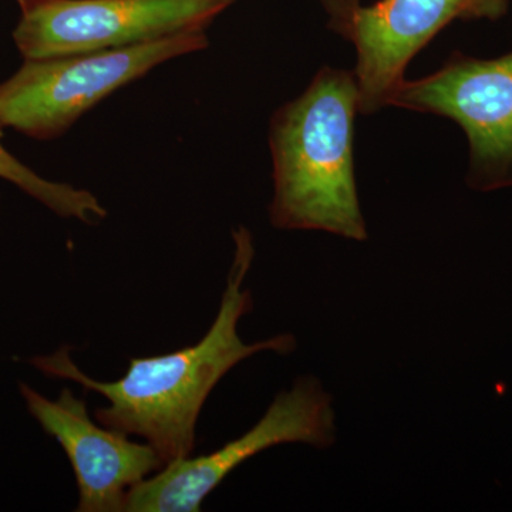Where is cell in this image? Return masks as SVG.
Here are the masks:
<instances>
[{"mask_svg":"<svg viewBox=\"0 0 512 512\" xmlns=\"http://www.w3.org/2000/svg\"><path fill=\"white\" fill-rule=\"evenodd\" d=\"M235 255L220 311L210 330L195 345L167 355L133 357L126 375L116 382H99L86 375L63 346L30 363L46 376L72 380L84 390L99 393L109 406L94 416L103 426L141 437L163 458L165 466L191 456L202 407L212 390L232 367L262 352L288 355L296 349L293 335L245 343L239 320L252 309V295L244 289L255 249L251 232L234 231Z\"/></svg>","mask_w":512,"mask_h":512,"instance_id":"obj_1","label":"cell"},{"mask_svg":"<svg viewBox=\"0 0 512 512\" xmlns=\"http://www.w3.org/2000/svg\"><path fill=\"white\" fill-rule=\"evenodd\" d=\"M353 72L323 66L269 126L274 195L269 220L285 231H320L367 241L357 192Z\"/></svg>","mask_w":512,"mask_h":512,"instance_id":"obj_2","label":"cell"},{"mask_svg":"<svg viewBox=\"0 0 512 512\" xmlns=\"http://www.w3.org/2000/svg\"><path fill=\"white\" fill-rule=\"evenodd\" d=\"M208 46L207 32H188L120 49L25 60L0 83V126L53 140L116 90L168 60Z\"/></svg>","mask_w":512,"mask_h":512,"instance_id":"obj_3","label":"cell"},{"mask_svg":"<svg viewBox=\"0 0 512 512\" xmlns=\"http://www.w3.org/2000/svg\"><path fill=\"white\" fill-rule=\"evenodd\" d=\"M326 25L356 50L353 69L359 111L370 117L390 107L414 57L454 22L498 20L510 0H320Z\"/></svg>","mask_w":512,"mask_h":512,"instance_id":"obj_4","label":"cell"},{"mask_svg":"<svg viewBox=\"0 0 512 512\" xmlns=\"http://www.w3.org/2000/svg\"><path fill=\"white\" fill-rule=\"evenodd\" d=\"M390 107L443 117L463 130L471 190L512 188V52L495 59L453 52L436 72L406 79Z\"/></svg>","mask_w":512,"mask_h":512,"instance_id":"obj_5","label":"cell"},{"mask_svg":"<svg viewBox=\"0 0 512 512\" xmlns=\"http://www.w3.org/2000/svg\"><path fill=\"white\" fill-rule=\"evenodd\" d=\"M336 440L332 396L316 377L302 376L281 392L262 419L214 453L167 464L128 493V512H197L245 461L281 444L328 448Z\"/></svg>","mask_w":512,"mask_h":512,"instance_id":"obj_6","label":"cell"},{"mask_svg":"<svg viewBox=\"0 0 512 512\" xmlns=\"http://www.w3.org/2000/svg\"><path fill=\"white\" fill-rule=\"evenodd\" d=\"M237 0H43L22 10L13 40L25 60L83 55L207 32Z\"/></svg>","mask_w":512,"mask_h":512,"instance_id":"obj_7","label":"cell"},{"mask_svg":"<svg viewBox=\"0 0 512 512\" xmlns=\"http://www.w3.org/2000/svg\"><path fill=\"white\" fill-rule=\"evenodd\" d=\"M30 416L63 448L79 488V512L126 511L128 493L165 463L150 444L136 443L123 431L96 424L86 402L63 389L57 400L19 384Z\"/></svg>","mask_w":512,"mask_h":512,"instance_id":"obj_8","label":"cell"},{"mask_svg":"<svg viewBox=\"0 0 512 512\" xmlns=\"http://www.w3.org/2000/svg\"><path fill=\"white\" fill-rule=\"evenodd\" d=\"M2 138L3 136H0V178L16 185L29 197L35 198L60 217L76 218L90 225L97 224L107 217L106 208L92 192L77 190L72 185L55 183L40 177L6 150Z\"/></svg>","mask_w":512,"mask_h":512,"instance_id":"obj_9","label":"cell"},{"mask_svg":"<svg viewBox=\"0 0 512 512\" xmlns=\"http://www.w3.org/2000/svg\"><path fill=\"white\" fill-rule=\"evenodd\" d=\"M16 2H18L20 10H25L32 8V6L37 5V3L43 2V0H16Z\"/></svg>","mask_w":512,"mask_h":512,"instance_id":"obj_10","label":"cell"},{"mask_svg":"<svg viewBox=\"0 0 512 512\" xmlns=\"http://www.w3.org/2000/svg\"><path fill=\"white\" fill-rule=\"evenodd\" d=\"M0 136H3V127L0 126Z\"/></svg>","mask_w":512,"mask_h":512,"instance_id":"obj_11","label":"cell"}]
</instances>
